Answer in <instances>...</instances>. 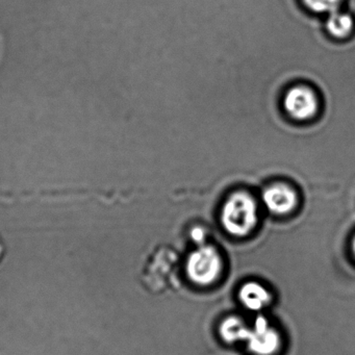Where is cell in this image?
Instances as JSON below:
<instances>
[{"instance_id": "cell-2", "label": "cell", "mask_w": 355, "mask_h": 355, "mask_svg": "<svg viewBox=\"0 0 355 355\" xmlns=\"http://www.w3.org/2000/svg\"><path fill=\"white\" fill-rule=\"evenodd\" d=\"M221 259L214 247L202 245L189 255L187 274L199 286H207L215 282L221 271Z\"/></svg>"}, {"instance_id": "cell-1", "label": "cell", "mask_w": 355, "mask_h": 355, "mask_svg": "<svg viewBox=\"0 0 355 355\" xmlns=\"http://www.w3.org/2000/svg\"><path fill=\"white\" fill-rule=\"evenodd\" d=\"M222 224L232 236L248 234L257 222V207L247 193L238 192L226 200L222 209Z\"/></svg>"}, {"instance_id": "cell-11", "label": "cell", "mask_w": 355, "mask_h": 355, "mask_svg": "<svg viewBox=\"0 0 355 355\" xmlns=\"http://www.w3.org/2000/svg\"><path fill=\"white\" fill-rule=\"evenodd\" d=\"M353 252H354L355 254V240L354 242H353Z\"/></svg>"}, {"instance_id": "cell-6", "label": "cell", "mask_w": 355, "mask_h": 355, "mask_svg": "<svg viewBox=\"0 0 355 355\" xmlns=\"http://www.w3.org/2000/svg\"><path fill=\"white\" fill-rule=\"evenodd\" d=\"M239 298L249 311H259L270 302L268 291L257 282H247L241 288Z\"/></svg>"}, {"instance_id": "cell-5", "label": "cell", "mask_w": 355, "mask_h": 355, "mask_svg": "<svg viewBox=\"0 0 355 355\" xmlns=\"http://www.w3.org/2000/svg\"><path fill=\"white\" fill-rule=\"evenodd\" d=\"M263 201L271 213L286 215L296 207L297 195L290 187L275 184L263 192Z\"/></svg>"}, {"instance_id": "cell-7", "label": "cell", "mask_w": 355, "mask_h": 355, "mask_svg": "<svg viewBox=\"0 0 355 355\" xmlns=\"http://www.w3.org/2000/svg\"><path fill=\"white\" fill-rule=\"evenodd\" d=\"M250 328L238 318L230 317L220 325V336L227 343L246 342Z\"/></svg>"}, {"instance_id": "cell-3", "label": "cell", "mask_w": 355, "mask_h": 355, "mask_svg": "<svg viewBox=\"0 0 355 355\" xmlns=\"http://www.w3.org/2000/svg\"><path fill=\"white\" fill-rule=\"evenodd\" d=\"M246 343L249 350L254 354L271 355L277 351L280 338L266 318L257 317L249 330Z\"/></svg>"}, {"instance_id": "cell-8", "label": "cell", "mask_w": 355, "mask_h": 355, "mask_svg": "<svg viewBox=\"0 0 355 355\" xmlns=\"http://www.w3.org/2000/svg\"><path fill=\"white\" fill-rule=\"evenodd\" d=\"M326 26L328 32L336 38H346L352 32L353 20L347 14L338 13L336 11L330 14Z\"/></svg>"}, {"instance_id": "cell-9", "label": "cell", "mask_w": 355, "mask_h": 355, "mask_svg": "<svg viewBox=\"0 0 355 355\" xmlns=\"http://www.w3.org/2000/svg\"><path fill=\"white\" fill-rule=\"evenodd\" d=\"M342 0H303L307 8L317 13H334Z\"/></svg>"}, {"instance_id": "cell-10", "label": "cell", "mask_w": 355, "mask_h": 355, "mask_svg": "<svg viewBox=\"0 0 355 355\" xmlns=\"http://www.w3.org/2000/svg\"><path fill=\"white\" fill-rule=\"evenodd\" d=\"M191 239L199 246L205 245V232L201 227H194L191 230Z\"/></svg>"}, {"instance_id": "cell-4", "label": "cell", "mask_w": 355, "mask_h": 355, "mask_svg": "<svg viewBox=\"0 0 355 355\" xmlns=\"http://www.w3.org/2000/svg\"><path fill=\"white\" fill-rule=\"evenodd\" d=\"M284 109L294 119L301 121L311 119L317 113V97L306 87H294L284 97Z\"/></svg>"}]
</instances>
